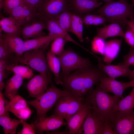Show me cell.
<instances>
[{"label": "cell", "instance_id": "ee69618b", "mask_svg": "<svg viewBox=\"0 0 134 134\" xmlns=\"http://www.w3.org/2000/svg\"><path fill=\"white\" fill-rule=\"evenodd\" d=\"M102 134H115L108 120L104 122Z\"/></svg>", "mask_w": 134, "mask_h": 134}, {"label": "cell", "instance_id": "4dcf8cb0", "mask_svg": "<svg viewBox=\"0 0 134 134\" xmlns=\"http://www.w3.org/2000/svg\"><path fill=\"white\" fill-rule=\"evenodd\" d=\"M134 108V88L128 95L120 100L118 103L116 110L120 112H127Z\"/></svg>", "mask_w": 134, "mask_h": 134}, {"label": "cell", "instance_id": "8fae6325", "mask_svg": "<svg viewBox=\"0 0 134 134\" xmlns=\"http://www.w3.org/2000/svg\"><path fill=\"white\" fill-rule=\"evenodd\" d=\"M8 14L21 27L39 20L37 11L24 4L15 8Z\"/></svg>", "mask_w": 134, "mask_h": 134}, {"label": "cell", "instance_id": "3957f363", "mask_svg": "<svg viewBox=\"0 0 134 134\" xmlns=\"http://www.w3.org/2000/svg\"><path fill=\"white\" fill-rule=\"evenodd\" d=\"M133 4L127 0L104 1V4L93 13L103 16L107 21L125 26L129 20L134 17Z\"/></svg>", "mask_w": 134, "mask_h": 134}, {"label": "cell", "instance_id": "816d5d0a", "mask_svg": "<svg viewBox=\"0 0 134 134\" xmlns=\"http://www.w3.org/2000/svg\"><path fill=\"white\" fill-rule=\"evenodd\" d=\"M98 1L99 0H97ZM104 0V1H108V0Z\"/></svg>", "mask_w": 134, "mask_h": 134}, {"label": "cell", "instance_id": "ab89813d", "mask_svg": "<svg viewBox=\"0 0 134 134\" xmlns=\"http://www.w3.org/2000/svg\"><path fill=\"white\" fill-rule=\"evenodd\" d=\"M124 60L120 64L129 66H134V48L131 47L128 53L123 57Z\"/></svg>", "mask_w": 134, "mask_h": 134}, {"label": "cell", "instance_id": "d4e9b609", "mask_svg": "<svg viewBox=\"0 0 134 134\" xmlns=\"http://www.w3.org/2000/svg\"><path fill=\"white\" fill-rule=\"evenodd\" d=\"M124 34L125 33L120 25L116 23H112L98 29L96 36L105 39L115 36L124 38Z\"/></svg>", "mask_w": 134, "mask_h": 134}, {"label": "cell", "instance_id": "9a60e30c", "mask_svg": "<svg viewBox=\"0 0 134 134\" xmlns=\"http://www.w3.org/2000/svg\"><path fill=\"white\" fill-rule=\"evenodd\" d=\"M91 109L86 105L70 117L67 121L69 134H81L84 121Z\"/></svg>", "mask_w": 134, "mask_h": 134}, {"label": "cell", "instance_id": "e0dca14e", "mask_svg": "<svg viewBox=\"0 0 134 134\" xmlns=\"http://www.w3.org/2000/svg\"><path fill=\"white\" fill-rule=\"evenodd\" d=\"M46 29L43 21L39 20L32 22L21 27V35L22 39L26 40L45 35L43 32Z\"/></svg>", "mask_w": 134, "mask_h": 134}, {"label": "cell", "instance_id": "52a82bcc", "mask_svg": "<svg viewBox=\"0 0 134 134\" xmlns=\"http://www.w3.org/2000/svg\"><path fill=\"white\" fill-rule=\"evenodd\" d=\"M45 50L38 49L25 52L21 56L16 55V60L18 63L27 65L39 73H50L45 54Z\"/></svg>", "mask_w": 134, "mask_h": 134}, {"label": "cell", "instance_id": "484cf974", "mask_svg": "<svg viewBox=\"0 0 134 134\" xmlns=\"http://www.w3.org/2000/svg\"><path fill=\"white\" fill-rule=\"evenodd\" d=\"M46 57L49 68L54 74L55 81L57 84L62 85L60 73L61 66L58 57L50 51L46 53Z\"/></svg>", "mask_w": 134, "mask_h": 134}, {"label": "cell", "instance_id": "603a6c76", "mask_svg": "<svg viewBox=\"0 0 134 134\" xmlns=\"http://www.w3.org/2000/svg\"><path fill=\"white\" fill-rule=\"evenodd\" d=\"M24 79L20 76L14 74L7 80L5 84L4 96L10 100L17 95L22 85Z\"/></svg>", "mask_w": 134, "mask_h": 134}, {"label": "cell", "instance_id": "7a4b0ae2", "mask_svg": "<svg viewBox=\"0 0 134 134\" xmlns=\"http://www.w3.org/2000/svg\"><path fill=\"white\" fill-rule=\"evenodd\" d=\"M121 98L110 95L98 86L91 89L86 96L84 103L90 107L93 111L103 120H108L110 115L116 110Z\"/></svg>", "mask_w": 134, "mask_h": 134}, {"label": "cell", "instance_id": "836d02e7", "mask_svg": "<svg viewBox=\"0 0 134 134\" xmlns=\"http://www.w3.org/2000/svg\"><path fill=\"white\" fill-rule=\"evenodd\" d=\"M82 17L84 24L86 25H98L107 21L103 16L99 14H87Z\"/></svg>", "mask_w": 134, "mask_h": 134}, {"label": "cell", "instance_id": "30bf717a", "mask_svg": "<svg viewBox=\"0 0 134 134\" xmlns=\"http://www.w3.org/2000/svg\"><path fill=\"white\" fill-rule=\"evenodd\" d=\"M52 82L50 73H40L31 78L27 85L30 97L36 98L47 90L48 84Z\"/></svg>", "mask_w": 134, "mask_h": 134}, {"label": "cell", "instance_id": "d6a6232c", "mask_svg": "<svg viewBox=\"0 0 134 134\" xmlns=\"http://www.w3.org/2000/svg\"><path fill=\"white\" fill-rule=\"evenodd\" d=\"M15 57V54L11 51L0 36V59L8 61L12 65H16L18 63L16 61Z\"/></svg>", "mask_w": 134, "mask_h": 134}, {"label": "cell", "instance_id": "7bdbcfd3", "mask_svg": "<svg viewBox=\"0 0 134 134\" xmlns=\"http://www.w3.org/2000/svg\"><path fill=\"white\" fill-rule=\"evenodd\" d=\"M41 0H23L24 4L37 11Z\"/></svg>", "mask_w": 134, "mask_h": 134}, {"label": "cell", "instance_id": "d590c367", "mask_svg": "<svg viewBox=\"0 0 134 134\" xmlns=\"http://www.w3.org/2000/svg\"><path fill=\"white\" fill-rule=\"evenodd\" d=\"M106 41L104 39L96 36H95L91 42V48L94 53L103 55Z\"/></svg>", "mask_w": 134, "mask_h": 134}, {"label": "cell", "instance_id": "83f0119b", "mask_svg": "<svg viewBox=\"0 0 134 134\" xmlns=\"http://www.w3.org/2000/svg\"><path fill=\"white\" fill-rule=\"evenodd\" d=\"M83 25L82 17L72 13L70 32L75 34L81 42L84 40Z\"/></svg>", "mask_w": 134, "mask_h": 134}, {"label": "cell", "instance_id": "f35d334b", "mask_svg": "<svg viewBox=\"0 0 134 134\" xmlns=\"http://www.w3.org/2000/svg\"><path fill=\"white\" fill-rule=\"evenodd\" d=\"M32 111L28 106L14 112L13 114L19 119L26 120L30 117Z\"/></svg>", "mask_w": 134, "mask_h": 134}, {"label": "cell", "instance_id": "f907efd6", "mask_svg": "<svg viewBox=\"0 0 134 134\" xmlns=\"http://www.w3.org/2000/svg\"><path fill=\"white\" fill-rule=\"evenodd\" d=\"M132 0L133 2V4H134V0Z\"/></svg>", "mask_w": 134, "mask_h": 134}, {"label": "cell", "instance_id": "d6986e66", "mask_svg": "<svg viewBox=\"0 0 134 134\" xmlns=\"http://www.w3.org/2000/svg\"><path fill=\"white\" fill-rule=\"evenodd\" d=\"M59 35L48 34L24 41L23 51L25 52L35 49H46L50 43Z\"/></svg>", "mask_w": 134, "mask_h": 134}, {"label": "cell", "instance_id": "f1b7e54d", "mask_svg": "<svg viewBox=\"0 0 134 134\" xmlns=\"http://www.w3.org/2000/svg\"><path fill=\"white\" fill-rule=\"evenodd\" d=\"M6 70L20 76L24 79L31 78L34 75L32 69L28 66L11 65L7 67Z\"/></svg>", "mask_w": 134, "mask_h": 134}, {"label": "cell", "instance_id": "f546056e", "mask_svg": "<svg viewBox=\"0 0 134 134\" xmlns=\"http://www.w3.org/2000/svg\"><path fill=\"white\" fill-rule=\"evenodd\" d=\"M27 102L22 96L17 94L5 107L6 112H10L13 114L15 112L28 106Z\"/></svg>", "mask_w": 134, "mask_h": 134}, {"label": "cell", "instance_id": "b9f144b4", "mask_svg": "<svg viewBox=\"0 0 134 134\" xmlns=\"http://www.w3.org/2000/svg\"><path fill=\"white\" fill-rule=\"evenodd\" d=\"M4 97L2 91H0V116L9 114L8 112H6L5 107L9 101Z\"/></svg>", "mask_w": 134, "mask_h": 134}, {"label": "cell", "instance_id": "7dc6e473", "mask_svg": "<svg viewBox=\"0 0 134 134\" xmlns=\"http://www.w3.org/2000/svg\"><path fill=\"white\" fill-rule=\"evenodd\" d=\"M128 77L131 80L134 79V69L133 70H132L131 73Z\"/></svg>", "mask_w": 134, "mask_h": 134}, {"label": "cell", "instance_id": "4316f807", "mask_svg": "<svg viewBox=\"0 0 134 134\" xmlns=\"http://www.w3.org/2000/svg\"><path fill=\"white\" fill-rule=\"evenodd\" d=\"M22 120L11 118L9 114L0 116V125L3 127L5 134H15Z\"/></svg>", "mask_w": 134, "mask_h": 134}, {"label": "cell", "instance_id": "c3c4849f", "mask_svg": "<svg viewBox=\"0 0 134 134\" xmlns=\"http://www.w3.org/2000/svg\"><path fill=\"white\" fill-rule=\"evenodd\" d=\"M129 87H133L134 88V79L128 82Z\"/></svg>", "mask_w": 134, "mask_h": 134}, {"label": "cell", "instance_id": "e575fe53", "mask_svg": "<svg viewBox=\"0 0 134 134\" xmlns=\"http://www.w3.org/2000/svg\"><path fill=\"white\" fill-rule=\"evenodd\" d=\"M67 40L63 37H57L53 40L50 51L56 55H61L64 50V47Z\"/></svg>", "mask_w": 134, "mask_h": 134}, {"label": "cell", "instance_id": "ac0fdd59", "mask_svg": "<svg viewBox=\"0 0 134 134\" xmlns=\"http://www.w3.org/2000/svg\"><path fill=\"white\" fill-rule=\"evenodd\" d=\"M69 7L74 13L81 15L100 7L102 2L97 0H69Z\"/></svg>", "mask_w": 134, "mask_h": 134}, {"label": "cell", "instance_id": "681fc988", "mask_svg": "<svg viewBox=\"0 0 134 134\" xmlns=\"http://www.w3.org/2000/svg\"><path fill=\"white\" fill-rule=\"evenodd\" d=\"M4 0H0V11L2 9V3Z\"/></svg>", "mask_w": 134, "mask_h": 134}, {"label": "cell", "instance_id": "5bb4252c", "mask_svg": "<svg viewBox=\"0 0 134 134\" xmlns=\"http://www.w3.org/2000/svg\"><path fill=\"white\" fill-rule=\"evenodd\" d=\"M61 116L55 113L48 117H45L34 124L36 130L40 133L49 132L57 129L63 125H67V122Z\"/></svg>", "mask_w": 134, "mask_h": 134}, {"label": "cell", "instance_id": "8d00e7d4", "mask_svg": "<svg viewBox=\"0 0 134 134\" xmlns=\"http://www.w3.org/2000/svg\"><path fill=\"white\" fill-rule=\"evenodd\" d=\"M23 4V0H4L2 9L8 14L14 8Z\"/></svg>", "mask_w": 134, "mask_h": 134}, {"label": "cell", "instance_id": "7c38bea8", "mask_svg": "<svg viewBox=\"0 0 134 134\" xmlns=\"http://www.w3.org/2000/svg\"><path fill=\"white\" fill-rule=\"evenodd\" d=\"M102 90L108 93H111L114 95L122 98L125 90L129 87L128 82H123L107 77H102L97 84Z\"/></svg>", "mask_w": 134, "mask_h": 134}, {"label": "cell", "instance_id": "ffe728a7", "mask_svg": "<svg viewBox=\"0 0 134 134\" xmlns=\"http://www.w3.org/2000/svg\"><path fill=\"white\" fill-rule=\"evenodd\" d=\"M122 43L121 39H114L106 42L103 57L102 60L104 64H110L117 57Z\"/></svg>", "mask_w": 134, "mask_h": 134}, {"label": "cell", "instance_id": "74e56055", "mask_svg": "<svg viewBox=\"0 0 134 134\" xmlns=\"http://www.w3.org/2000/svg\"><path fill=\"white\" fill-rule=\"evenodd\" d=\"M22 125V130L18 133V134H35V127L34 123L29 124L25 120H22L21 123Z\"/></svg>", "mask_w": 134, "mask_h": 134}, {"label": "cell", "instance_id": "cb8c5ba5", "mask_svg": "<svg viewBox=\"0 0 134 134\" xmlns=\"http://www.w3.org/2000/svg\"><path fill=\"white\" fill-rule=\"evenodd\" d=\"M0 36L3 38L11 51L15 55L18 56H22L24 52L23 48L24 41L20 37L7 34L5 33H0Z\"/></svg>", "mask_w": 134, "mask_h": 134}, {"label": "cell", "instance_id": "8992f818", "mask_svg": "<svg viewBox=\"0 0 134 134\" xmlns=\"http://www.w3.org/2000/svg\"><path fill=\"white\" fill-rule=\"evenodd\" d=\"M58 57L60 62L62 70L60 74L61 79L74 70L92 65L89 58L82 57L71 49L65 50Z\"/></svg>", "mask_w": 134, "mask_h": 134}, {"label": "cell", "instance_id": "60d3db41", "mask_svg": "<svg viewBox=\"0 0 134 134\" xmlns=\"http://www.w3.org/2000/svg\"><path fill=\"white\" fill-rule=\"evenodd\" d=\"M124 38L131 47L134 48V33L131 30L128 29L125 33Z\"/></svg>", "mask_w": 134, "mask_h": 134}, {"label": "cell", "instance_id": "2e32d148", "mask_svg": "<svg viewBox=\"0 0 134 134\" xmlns=\"http://www.w3.org/2000/svg\"><path fill=\"white\" fill-rule=\"evenodd\" d=\"M96 57L98 60L99 67L110 78L115 79L121 76L128 77L131 72L129 66L120 63L117 65H107L102 62L101 59L97 56Z\"/></svg>", "mask_w": 134, "mask_h": 134}, {"label": "cell", "instance_id": "277c9868", "mask_svg": "<svg viewBox=\"0 0 134 134\" xmlns=\"http://www.w3.org/2000/svg\"><path fill=\"white\" fill-rule=\"evenodd\" d=\"M69 93L59 89L52 82L50 87L43 94L34 100L27 101L28 104L36 110L37 119L34 124L46 117L47 112L55 105L59 99Z\"/></svg>", "mask_w": 134, "mask_h": 134}, {"label": "cell", "instance_id": "f6af8a7d", "mask_svg": "<svg viewBox=\"0 0 134 134\" xmlns=\"http://www.w3.org/2000/svg\"><path fill=\"white\" fill-rule=\"evenodd\" d=\"M7 70L0 71V91L5 88V84L4 80L7 77V74L6 71Z\"/></svg>", "mask_w": 134, "mask_h": 134}, {"label": "cell", "instance_id": "5b68a950", "mask_svg": "<svg viewBox=\"0 0 134 134\" xmlns=\"http://www.w3.org/2000/svg\"><path fill=\"white\" fill-rule=\"evenodd\" d=\"M84 100L70 92L58 100L55 104L54 113L61 116L67 121L86 105L84 103Z\"/></svg>", "mask_w": 134, "mask_h": 134}, {"label": "cell", "instance_id": "ba28073f", "mask_svg": "<svg viewBox=\"0 0 134 134\" xmlns=\"http://www.w3.org/2000/svg\"><path fill=\"white\" fill-rule=\"evenodd\" d=\"M109 122L115 134H134V110H116L110 116Z\"/></svg>", "mask_w": 134, "mask_h": 134}, {"label": "cell", "instance_id": "9c48e42d", "mask_svg": "<svg viewBox=\"0 0 134 134\" xmlns=\"http://www.w3.org/2000/svg\"><path fill=\"white\" fill-rule=\"evenodd\" d=\"M69 0H41L37 12L39 20L54 18L69 8Z\"/></svg>", "mask_w": 134, "mask_h": 134}, {"label": "cell", "instance_id": "4fadbf2b", "mask_svg": "<svg viewBox=\"0 0 134 134\" xmlns=\"http://www.w3.org/2000/svg\"><path fill=\"white\" fill-rule=\"evenodd\" d=\"M105 121L91 109L83 123L82 130L83 134H102Z\"/></svg>", "mask_w": 134, "mask_h": 134}, {"label": "cell", "instance_id": "1f68e13d", "mask_svg": "<svg viewBox=\"0 0 134 134\" xmlns=\"http://www.w3.org/2000/svg\"><path fill=\"white\" fill-rule=\"evenodd\" d=\"M72 13L69 8L64 11L54 18L60 27L67 32H70Z\"/></svg>", "mask_w": 134, "mask_h": 134}, {"label": "cell", "instance_id": "44dd1931", "mask_svg": "<svg viewBox=\"0 0 134 134\" xmlns=\"http://www.w3.org/2000/svg\"><path fill=\"white\" fill-rule=\"evenodd\" d=\"M0 33L2 31L7 34L20 37L21 27L11 17H4L0 15Z\"/></svg>", "mask_w": 134, "mask_h": 134}, {"label": "cell", "instance_id": "7402d4cb", "mask_svg": "<svg viewBox=\"0 0 134 134\" xmlns=\"http://www.w3.org/2000/svg\"><path fill=\"white\" fill-rule=\"evenodd\" d=\"M46 26V29L49 34H54L62 36L66 39L68 41L72 42L79 46L84 49H87L74 40L68 34V33L63 30L60 26L56 20L54 18L49 19L44 21Z\"/></svg>", "mask_w": 134, "mask_h": 134}, {"label": "cell", "instance_id": "bcb514c9", "mask_svg": "<svg viewBox=\"0 0 134 134\" xmlns=\"http://www.w3.org/2000/svg\"><path fill=\"white\" fill-rule=\"evenodd\" d=\"M129 28L134 33V17L131 18L127 23Z\"/></svg>", "mask_w": 134, "mask_h": 134}, {"label": "cell", "instance_id": "6da1fadb", "mask_svg": "<svg viewBox=\"0 0 134 134\" xmlns=\"http://www.w3.org/2000/svg\"><path fill=\"white\" fill-rule=\"evenodd\" d=\"M106 75L98 65H92L76 70L61 79L64 90L71 92L84 89H91Z\"/></svg>", "mask_w": 134, "mask_h": 134}]
</instances>
